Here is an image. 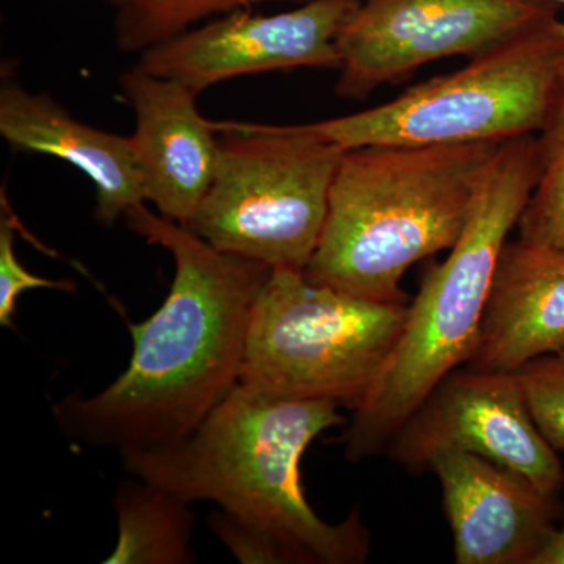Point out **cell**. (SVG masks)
<instances>
[{
	"instance_id": "obj_1",
	"label": "cell",
	"mask_w": 564,
	"mask_h": 564,
	"mask_svg": "<svg viewBox=\"0 0 564 564\" xmlns=\"http://www.w3.org/2000/svg\"><path fill=\"white\" fill-rule=\"evenodd\" d=\"M129 229L173 256L174 278L162 306L128 322L132 356L96 395L55 404L70 441L126 452L165 447L195 432L236 388L252 304L272 269L215 250L180 223L139 204Z\"/></svg>"
},
{
	"instance_id": "obj_2",
	"label": "cell",
	"mask_w": 564,
	"mask_h": 564,
	"mask_svg": "<svg viewBox=\"0 0 564 564\" xmlns=\"http://www.w3.org/2000/svg\"><path fill=\"white\" fill-rule=\"evenodd\" d=\"M340 408L237 383L185 440L121 452L122 464L185 502L217 505L212 532L240 563H364L370 533L361 511L326 522L307 502L300 473L315 437L344 422Z\"/></svg>"
},
{
	"instance_id": "obj_3",
	"label": "cell",
	"mask_w": 564,
	"mask_h": 564,
	"mask_svg": "<svg viewBox=\"0 0 564 564\" xmlns=\"http://www.w3.org/2000/svg\"><path fill=\"white\" fill-rule=\"evenodd\" d=\"M500 144L345 151L304 274L358 299L410 303L404 273L454 247Z\"/></svg>"
},
{
	"instance_id": "obj_4",
	"label": "cell",
	"mask_w": 564,
	"mask_h": 564,
	"mask_svg": "<svg viewBox=\"0 0 564 564\" xmlns=\"http://www.w3.org/2000/svg\"><path fill=\"white\" fill-rule=\"evenodd\" d=\"M538 173L536 135L500 144L462 236L447 259L423 274L391 358L337 440L348 462L384 454L426 395L473 355L497 261L518 228Z\"/></svg>"
},
{
	"instance_id": "obj_5",
	"label": "cell",
	"mask_w": 564,
	"mask_h": 564,
	"mask_svg": "<svg viewBox=\"0 0 564 564\" xmlns=\"http://www.w3.org/2000/svg\"><path fill=\"white\" fill-rule=\"evenodd\" d=\"M564 65V21L530 22L454 73L408 88L392 101L304 129L347 150L503 143L536 135Z\"/></svg>"
},
{
	"instance_id": "obj_6",
	"label": "cell",
	"mask_w": 564,
	"mask_h": 564,
	"mask_svg": "<svg viewBox=\"0 0 564 564\" xmlns=\"http://www.w3.org/2000/svg\"><path fill=\"white\" fill-rule=\"evenodd\" d=\"M220 155L187 228L215 250L304 272L345 150L303 124L212 121Z\"/></svg>"
},
{
	"instance_id": "obj_7",
	"label": "cell",
	"mask_w": 564,
	"mask_h": 564,
	"mask_svg": "<svg viewBox=\"0 0 564 564\" xmlns=\"http://www.w3.org/2000/svg\"><path fill=\"white\" fill-rule=\"evenodd\" d=\"M408 304L358 299L304 272L272 270L252 304L239 383L356 410L399 343Z\"/></svg>"
},
{
	"instance_id": "obj_8",
	"label": "cell",
	"mask_w": 564,
	"mask_h": 564,
	"mask_svg": "<svg viewBox=\"0 0 564 564\" xmlns=\"http://www.w3.org/2000/svg\"><path fill=\"white\" fill-rule=\"evenodd\" d=\"M558 13L547 0H362L337 36L336 93L366 101L443 58L474 57L530 22Z\"/></svg>"
},
{
	"instance_id": "obj_9",
	"label": "cell",
	"mask_w": 564,
	"mask_h": 564,
	"mask_svg": "<svg viewBox=\"0 0 564 564\" xmlns=\"http://www.w3.org/2000/svg\"><path fill=\"white\" fill-rule=\"evenodd\" d=\"M384 452L408 473H426L437 455L462 452L513 470L545 496L564 488L558 452L538 430L516 372L464 366L448 373Z\"/></svg>"
},
{
	"instance_id": "obj_10",
	"label": "cell",
	"mask_w": 564,
	"mask_h": 564,
	"mask_svg": "<svg viewBox=\"0 0 564 564\" xmlns=\"http://www.w3.org/2000/svg\"><path fill=\"white\" fill-rule=\"evenodd\" d=\"M361 2L310 0L278 14L231 11L143 52L139 65L181 82L198 96L221 82L251 74L339 69L337 36Z\"/></svg>"
},
{
	"instance_id": "obj_11",
	"label": "cell",
	"mask_w": 564,
	"mask_h": 564,
	"mask_svg": "<svg viewBox=\"0 0 564 564\" xmlns=\"http://www.w3.org/2000/svg\"><path fill=\"white\" fill-rule=\"evenodd\" d=\"M120 93L135 115L129 140L144 203L185 226L214 181L220 137L198 110L195 91L139 63L121 74Z\"/></svg>"
},
{
	"instance_id": "obj_12",
	"label": "cell",
	"mask_w": 564,
	"mask_h": 564,
	"mask_svg": "<svg viewBox=\"0 0 564 564\" xmlns=\"http://www.w3.org/2000/svg\"><path fill=\"white\" fill-rule=\"evenodd\" d=\"M430 470L443 489L456 564H533L558 529L556 497L499 464L445 452Z\"/></svg>"
},
{
	"instance_id": "obj_13",
	"label": "cell",
	"mask_w": 564,
	"mask_h": 564,
	"mask_svg": "<svg viewBox=\"0 0 564 564\" xmlns=\"http://www.w3.org/2000/svg\"><path fill=\"white\" fill-rule=\"evenodd\" d=\"M564 351V251L508 240L494 272L480 332L464 364L514 373L545 355Z\"/></svg>"
},
{
	"instance_id": "obj_14",
	"label": "cell",
	"mask_w": 564,
	"mask_h": 564,
	"mask_svg": "<svg viewBox=\"0 0 564 564\" xmlns=\"http://www.w3.org/2000/svg\"><path fill=\"white\" fill-rule=\"evenodd\" d=\"M0 135L13 150L51 155L84 173L95 187V220L113 226L144 203L129 137L74 118L47 93L29 91L10 74L0 85Z\"/></svg>"
},
{
	"instance_id": "obj_15",
	"label": "cell",
	"mask_w": 564,
	"mask_h": 564,
	"mask_svg": "<svg viewBox=\"0 0 564 564\" xmlns=\"http://www.w3.org/2000/svg\"><path fill=\"white\" fill-rule=\"evenodd\" d=\"M191 505L161 486L133 478L115 496L117 543L106 564H187L195 514Z\"/></svg>"
},
{
	"instance_id": "obj_16",
	"label": "cell",
	"mask_w": 564,
	"mask_h": 564,
	"mask_svg": "<svg viewBox=\"0 0 564 564\" xmlns=\"http://www.w3.org/2000/svg\"><path fill=\"white\" fill-rule=\"evenodd\" d=\"M113 11L118 50L143 54L176 39L198 22L262 3H304L310 0H104Z\"/></svg>"
},
{
	"instance_id": "obj_17",
	"label": "cell",
	"mask_w": 564,
	"mask_h": 564,
	"mask_svg": "<svg viewBox=\"0 0 564 564\" xmlns=\"http://www.w3.org/2000/svg\"><path fill=\"white\" fill-rule=\"evenodd\" d=\"M536 143L540 173L519 218V237L564 251V65Z\"/></svg>"
},
{
	"instance_id": "obj_18",
	"label": "cell",
	"mask_w": 564,
	"mask_h": 564,
	"mask_svg": "<svg viewBox=\"0 0 564 564\" xmlns=\"http://www.w3.org/2000/svg\"><path fill=\"white\" fill-rule=\"evenodd\" d=\"M538 430L564 452V351L533 359L516 372Z\"/></svg>"
},
{
	"instance_id": "obj_19",
	"label": "cell",
	"mask_w": 564,
	"mask_h": 564,
	"mask_svg": "<svg viewBox=\"0 0 564 564\" xmlns=\"http://www.w3.org/2000/svg\"><path fill=\"white\" fill-rule=\"evenodd\" d=\"M33 289H57L63 292L76 291V284L69 280H51L29 272L14 251V229L10 218L2 215L0 221V325L13 326L18 300L22 293Z\"/></svg>"
},
{
	"instance_id": "obj_20",
	"label": "cell",
	"mask_w": 564,
	"mask_h": 564,
	"mask_svg": "<svg viewBox=\"0 0 564 564\" xmlns=\"http://www.w3.org/2000/svg\"><path fill=\"white\" fill-rule=\"evenodd\" d=\"M533 564H564V524L556 529L551 543L545 545Z\"/></svg>"
},
{
	"instance_id": "obj_21",
	"label": "cell",
	"mask_w": 564,
	"mask_h": 564,
	"mask_svg": "<svg viewBox=\"0 0 564 564\" xmlns=\"http://www.w3.org/2000/svg\"><path fill=\"white\" fill-rule=\"evenodd\" d=\"M547 2H552V3H564V0H547Z\"/></svg>"
}]
</instances>
